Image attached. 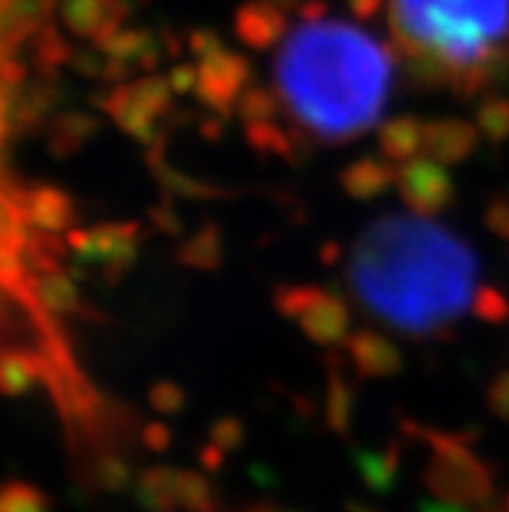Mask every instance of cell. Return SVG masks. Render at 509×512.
I'll return each instance as SVG.
<instances>
[{"instance_id":"53","label":"cell","mask_w":509,"mask_h":512,"mask_svg":"<svg viewBox=\"0 0 509 512\" xmlns=\"http://www.w3.org/2000/svg\"><path fill=\"white\" fill-rule=\"evenodd\" d=\"M356 512H372V510H364V507H354Z\"/></svg>"},{"instance_id":"26","label":"cell","mask_w":509,"mask_h":512,"mask_svg":"<svg viewBox=\"0 0 509 512\" xmlns=\"http://www.w3.org/2000/svg\"><path fill=\"white\" fill-rule=\"evenodd\" d=\"M84 481L99 492L120 494L133 481V466L120 450H99L86 461Z\"/></svg>"},{"instance_id":"51","label":"cell","mask_w":509,"mask_h":512,"mask_svg":"<svg viewBox=\"0 0 509 512\" xmlns=\"http://www.w3.org/2000/svg\"><path fill=\"white\" fill-rule=\"evenodd\" d=\"M268 3H273V6H278V8H284V11L289 13V11H294V8H299V3H302V0H268Z\"/></svg>"},{"instance_id":"29","label":"cell","mask_w":509,"mask_h":512,"mask_svg":"<svg viewBox=\"0 0 509 512\" xmlns=\"http://www.w3.org/2000/svg\"><path fill=\"white\" fill-rule=\"evenodd\" d=\"M26 50H29V58H32V65L37 68L39 76H58L63 65H71L76 47H71V42L55 26L47 24L29 39Z\"/></svg>"},{"instance_id":"41","label":"cell","mask_w":509,"mask_h":512,"mask_svg":"<svg viewBox=\"0 0 509 512\" xmlns=\"http://www.w3.org/2000/svg\"><path fill=\"white\" fill-rule=\"evenodd\" d=\"M484 224L491 234L509 242V198H502V195L491 198V203L486 206Z\"/></svg>"},{"instance_id":"2","label":"cell","mask_w":509,"mask_h":512,"mask_svg":"<svg viewBox=\"0 0 509 512\" xmlns=\"http://www.w3.org/2000/svg\"><path fill=\"white\" fill-rule=\"evenodd\" d=\"M395 52L341 19L302 21L278 47L276 91L294 123L323 143H346L380 123Z\"/></svg>"},{"instance_id":"12","label":"cell","mask_w":509,"mask_h":512,"mask_svg":"<svg viewBox=\"0 0 509 512\" xmlns=\"http://www.w3.org/2000/svg\"><path fill=\"white\" fill-rule=\"evenodd\" d=\"M26 292L32 294L34 307L42 310L52 318H81L91 320V323H102V312L97 307H91L73 279L60 268H50V271H39L24 281Z\"/></svg>"},{"instance_id":"54","label":"cell","mask_w":509,"mask_h":512,"mask_svg":"<svg viewBox=\"0 0 509 512\" xmlns=\"http://www.w3.org/2000/svg\"><path fill=\"white\" fill-rule=\"evenodd\" d=\"M507 512H509V500H507Z\"/></svg>"},{"instance_id":"6","label":"cell","mask_w":509,"mask_h":512,"mask_svg":"<svg viewBox=\"0 0 509 512\" xmlns=\"http://www.w3.org/2000/svg\"><path fill=\"white\" fill-rule=\"evenodd\" d=\"M143 227L138 221H107L89 229H71L65 242L76 263L71 271H78L76 279H84L86 271H97L104 284L117 286L136 266L138 242Z\"/></svg>"},{"instance_id":"34","label":"cell","mask_w":509,"mask_h":512,"mask_svg":"<svg viewBox=\"0 0 509 512\" xmlns=\"http://www.w3.org/2000/svg\"><path fill=\"white\" fill-rule=\"evenodd\" d=\"M0 512H50V500L42 489L26 481H8L0 497Z\"/></svg>"},{"instance_id":"8","label":"cell","mask_w":509,"mask_h":512,"mask_svg":"<svg viewBox=\"0 0 509 512\" xmlns=\"http://www.w3.org/2000/svg\"><path fill=\"white\" fill-rule=\"evenodd\" d=\"M252 78L250 60L237 50L221 47L206 58L198 60V86L195 97L213 115L229 117L237 112L239 97L245 94Z\"/></svg>"},{"instance_id":"30","label":"cell","mask_w":509,"mask_h":512,"mask_svg":"<svg viewBox=\"0 0 509 512\" xmlns=\"http://www.w3.org/2000/svg\"><path fill=\"white\" fill-rule=\"evenodd\" d=\"M177 494H180L182 510L187 512H224V500L216 487L208 481V476L198 471H180Z\"/></svg>"},{"instance_id":"3","label":"cell","mask_w":509,"mask_h":512,"mask_svg":"<svg viewBox=\"0 0 509 512\" xmlns=\"http://www.w3.org/2000/svg\"><path fill=\"white\" fill-rule=\"evenodd\" d=\"M390 29L419 89L473 97L502 71L509 0H390Z\"/></svg>"},{"instance_id":"28","label":"cell","mask_w":509,"mask_h":512,"mask_svg":"<svg viewBox=\"0 0 509 512\" xmlns=\"http://www.w3.org/2000/svg\"><path fill=\"white\" fill-rule=\"evenodd\" d=\"M245 138L250 143L252 151L265 156H281L286 162H297L302 146V136L291 133V130L281 128L276 120H265V123H247Z\"/></svg>"},{"instance_id":"5","label":"cell","mask_w":509,"mask_h":512,"mask_svg":"<svg viewBox=\"0 0 509 512\" xmlns=\"http://www.w3.org/2000/svg\"><path fill=\"white\" fill-rule=\"evenodd\" d=\"M273 307L281 318L299 325L312 344L336 349L351 336V307L343 297L315 284H281L273 292Z\"/></svg>"},{"instance_id":"35","label":"cell","mask_w":509,"mask_h":512,"mask_svg":"<svg viewBox=\"0 0 509 512\" xmlns=\"http://www.w3.org/2000/svg\"><path fill=\"white\" fill-rule=\"evenodd\" d=\"M473 312L478 320L484 323H507L509 320V299L504 292L494 289V286H478L476 297H473Z\"/></svg>"},{"instance_id":"20","label":"cell","mask_w":509,"mask_h":512,"mask_svg":"<svg viewBox=\"0 0 509 512\" xmlns=\"http://www.w3.org/2000/svg\"><path fill=\"white\" fill-rule=\"evenodd\" d=\"M99 128H102L99 117L89 115V112H60L47 123V151L55 159H71L97 136Z\"/></svg>"},{"instance_id":"21","label":"cell","mask_w":509,"mask_h":512,"mask_svg":"<svg viewBox=\"0 0 509 512\" xmlns=\"http://www.w3.org/2000/svg\"><path fill=\"white\" fill-rule=\"evenodd\" d=\"M177 263L193 271L213 273L224 266V232L216 221H203L198 229L180 237L174 250Z\"/></svg>"},{"instance_id":"42","label":"cell","mask_w":509,"mask_h":512,"mask_svg":"<svg viewBox=\"0 0 509 512\" xmlns=\"http://www.w3.org/2000/svg\"><path fill=\"white\" fill-rule=\"evenodd\" d=\"M169 84L177 97H185V94H195V86H198V65L193 63H174L167 73Z\"/></svg>"},{"instance_id":"15","label":"cell","mask_w":509,"mask_h":512,"mask_svg":"<svg viewBox=\"0 0 509 512\" xmlns=\"http://www.w3.org/2000/svg\"><path fill=\"white\" fill-rule=\"evenodd\" d=\"M234 34L250 50L265 52L289 34V16L268 0H247L234 13Z\"/></svg>"},{"instance_id":"9","label":"cell","mask_w":509,"mask_h":512,"mask_svg":"<svg viewBox=\"0 0 509 512\" xmlns=\"http://www.w3.org/2000/svg\"><path fill=\"white\" fill-rule=\"evenodd\" d=\"M447 164L432 156H413L398 164L395 190L408 211L419 216H437L447 211L455 201V182H452Z\"/></svg>"},{"instance_id":"7","label":"cell","mask_w":509,"mask_h":512,"mask_svg":"<svg viewBox=\"0 0 509 512\" xmlns=\"http://www.w3.org/2000/svg\"><path fill=\"white\" fill-rule=\"evenodd\" d=\"M172 84L167 76L159 73H143L136 81H125V84L112 86L99 102L107 115L117 123V128L136 138L143 149H151L154 143L164 141V133L159 130L156 120L167 117L172 110Z\"/></svg>"},{"instance_id":"22","label":"cell","mask_w":509,"mask_h":512,"mask_svg":"<svg viewBox=\"0 0 509 512\" xmlns=\"http://www.w3.org/2000/svg\"><path fill=\"white\" fill-rule=\"evenodd\" d=\"M325 424L333 435L346 440L354 424V409H356V393L354 385L348 383V377L343 375L341 359H328V375H325Z\"/></svg>"},{"instance_id":"19","label":"cell","mask_w":509,"mask_h":512,"mask_svg":"<svg viewBox=\"0 0 509 512\" xmlns=\"http://www.w3.org/2000/svg\"><path fill=\"white\" fill-rule=\"evenodd\" d=\"M55 0H3V55H16L47 26Z\"/></svg>"},{"instance_id":"39","label":"cell","mask_w":509,"mask_h":512,"mask_svg":"<svg viewBox=\"0 0 509 512\" xmlns=\"http://www.w3.org/2000/svg\"><path fill=\"white\" fill-rule=\"evenodd\" d=\"M71 68L78 76L91 78V81H104V68H107V55L99 47H86V50H73Z\"/></svg>"},{"instance_id":"36","label":"cell","mask_w":509,"mask_h":512,"mask_svg":"<svg viewBox=\"0 0 509 512\" xmlns=\"http://www.w3.org/2000/svg\"><path fill=\"white\" fill-rule=\"evenodd\" d=\"M187 393L180 383L174 380H159L149 388V406L162 416H174L185 409Z\"/></svg>"},{"instance_id":"4","label":"cell","mask_w":509,"mask_h":512,"mask_svg":"<svg viewBox=\"0 0 509 512\" xmlns=\"http://www.w3.org/2000/svg\"><path fill=\"white\" fill-rule=\"evenodd\" d=\"M403 429L432 450L424 468V484L432 497L458 505H484L489 500L494 492L491 468L471 453L465 437L437 432L416 422H403Z\"/></svg>"},{"instance_id":"14","label":"cell","mask_w":509,"mask_h":512,"mask_svg":"<svg viewBox=\"0 0 509 512\" xmlns=\"http://www.w3.org/2000/svg\"><path fill=\"white\" fill-rule=\"evenodd\" d=\"M348 359L361 380H387L403 370V354L387 336L377 331H356L346 338Z\"/></svg>"},{"instance_id":"27","label":"cell","mask_w":509,"mask_h":512,"mask_svg":"<svg viewBox=\"0 0 509 512\" xmlns=\"http://www.w3.org/2000/svg\"><path fill=\"white\" fill-rule=\"evenodd\" d=\"M45 375V364L24 349H6L0 357V390L8 398H19Z\"/></svg>"},{"instance_id":"37","label":"cell","mask_w":509,"mask_h":512,"mask_svg":"<svg viewBox=\"0 0 509 512\" xmlns=\"http://www.w3.org/2000/svg\"><path fill=\"white\" fill-rule=\"evenodd\" d=\"M149 221L156 232L169 234V237H185V221H182L180 211L174 208L172 195H164L162 201L149 206Z\"/></svg>"},{"instance_id":"32","label":"cell","mask_w":509,"mask_h":512,"mask_svg":"<svg viewBox=\"0 0 509 512\" xmlns=\"http://www.w3.org/2000/svg\"><path fill=\"white\" fill-rule=\"evenodd\" d=\"M476 125L481 136L491 143L509 141V99L489 97L476 107Z\"/></svg>"},{"instance_id":"1","label":"cell","mask_w":509,"mask_h":512,"mask_svg":"<svg viewBox=\"0 0 509 512\" xmlns=\"http://www.w3.org/2000/svg\"><path fill=\"white\" fill-rule=\"evenodd\" d=\"M346 279L380 323L406 336H437L473 307L478 258L432 216L385 214L351 245Z\"/></svg>"},{"instance_id":"24","label":"cell","mask_w":509,"mask_h":512,"mask_svg":"<svg viewBox=\"0 0 509 512\" xmlns=\"http://www.w3.org/2000/svg\"><path fill=\"white\" fill-rule=\"evenodd\" d=\"M180 471L169 466L146 468L136 481V502L146 512H177L180 494H177Z\"/></svg>"},{"instance_id":"17","label":"cell","mask_w":509,"mask_h":512,"mask_svg":"<svg viewBox=\"0 0 509 512\" xmlns=\"http://www.w3.org/2000/svg\"><path fill=\"white\" fill-rule=\"evenodd\" d=\"M146 162H149L151 175L154 180L162 185V190L172 198H185V201H226V198H234L232 188H224V185H213V182L198 180L193 175H185L177 167L167 162L164 156V141L154 143L151 149H146Z\"/></svg>"},{"instance_id":"23","label":"cell","mask_w":509,"mask_h":512,"mask_svg":"<svg viewBox=\"0 0 509 512\" xmlns=\"http://www.w3.org/2000/svg\"><path fill=\"white\" fill-rule=\"evenodd\" d=\"M377 146L390 162H408L413 156H419V151H424V123L413 115L390 117L380 123Z\"/></svg>"},{"instance_id":"18","label":"cell","mask_w":509,"mask_h":512,"mask_svg":"<svg viewBox=\"0 0 509 512\" xmlns=\"http://www.w3.org/2000/svg\"><path fill=\"white\" fill-rule=\"evenodd\" d=\"M395 177L398 167L387 156H359L341 169L338 182L348 198L367 203L395 188Z\"/></svg>"},{"instance_id":"49","label":"cell","mask_w":509,"mask_h":512,"mask_svg":"<svg viewBox=\"0 0 509 512\" xmlns=\"http://www.w3.org/2000/svg\"><path fill=\"white\" fill-rule=\"evenodd\" d=\"M224 120L226 117L221 115L211 117V120H203V123H200V136L208 138V141H219L221 133H224Z\"/></svg>"},{"instance_id":"33","label":"cell","mask_w":509,"mask_h":512,"mask_svg":"<svg viewBox=\"0 0 509 512\" xmlns=\"http://www.w3.org/2000/svg\"><path fill=\"white\" fill-rule=\"evenodd\" d=\"M154 39V34L146 32V29H138V26H130V29H117L115 34H110L107 39H102L99 45V50L104 52V55H110V58H123V60H130V63L136 65V60L141 58V52L149 47V42Z\"/></svg>"},{"instance_id":"48","label":"cell","mask_w":509,"mask_h":512,"mask_svg":"<svg viewBox=\"0 0 509 512\" xmlns=\"http://www.w3.org/2000/svg\"><path fill=\"white\" fill-rule=\"evenodd\" d=\"M419 512H478V507L476 510H468V505H458V502H447L434 497V500L419 502Z\"/></svg>"},{"instance_id":"50","label":"cell","mask_w":509,"mask_h":512,"mask_svg":"<svg viewBox=\"0 0 509 512\" xmlns=\"http://www.w3.org/2000/svg\"><path fill=\"white\" fill-rule=\"evenodd\" d=\"M323 260H325V263H336V260H338V245H336V242H333V245L323 247Z\"/></svg>"},{"instance_id":"46","label":"cell","mask_w":509,"mask_h":512,"mask_svg":"<svg viewBox=\"0 0 509 512\" xmlns=\"http://www.w3.org/2000/svg\"><path fill=\"white\" fill-rule=\"evenodd\" d=\"M200 458V466L208 468V471H219L221 463H224L226 458V450H221L216 442H208V445H203L198 453Z\"/></svg>"},{"instance_id":"13","label":"cell","mask_w":509,"mask_h":512,"mask_svg":"<svg viewBox=\"0 0 509 512\" xmlns=\"http://www.w3.org/2000/svg\"><path fill=\"white\" fill-rule=\"evenodd\" d=\"M128 16L125 0H63L60 3V19L73 37L89 39L91 45H99L102 39L123 29Z\"/></svg>"},{"instance_id":"52","label":"cell","mask_w":509,"mask_h":512,"mask_svg":"<svg viewBox=\"0 0 509 512\" xmlns=\"http://www.w3.org/2000/svg\"><path fill=\"white\" fill-rule=\"evenodd\" d=\"M242 512H286V510H276V507L263 505V502H260V505H250L247 510H242Z\"/></svg>"},{"instance_id":"45","label":"cell","mask_w":509,"mask_h":512,"mask_svg":"<svg viewBox=\"0 0 509 512\" xmlns=\"http://www.w3.org/2000/svg\"><path fill=\"white\" fill-rule=\"evenodd\" d=\"M382 3L385 0H346L348 11L354 13V19L359 21H372L382 11Z\"/></svg>"},{"instance_id":"43","label":"cell","mask_w":509,"mask_h":512,"mask_svg":"<svg viewBox=\"0 0 509 512\" xmlns=\"http://www.w3.org/2000/svg\"><path fill=\"white\" fill-rule=\"evenodd\" d=\"M224 47V42H221V37L213 29H195V32H190V37H187V50L193 52L195 58H206V55H211V52L221 50Z\"/></svg>"},{"instance_id":"10","label":"cell","mask_w":509,"mask_h":512,"mask_svg":"<svg viewBox=\"0 0 509 512\" xmlns=\"http://www.w3.org/2000/svg\"><path fill=\"white\" fill-rule=\"evenodd\" d=\"M60 86L55 76H34L24 81H3V133L6 138L26 136L37 128H47L50 115L60 104Z\"/></svg>"},{"instance_id":"11","label":"cell","mask_w":509,"mask_h":512,"mask_svg":"<svg viewBox=\"0 0 509 512\" xmlns=\"http://www.w3.org/2000/svg\"><path fill=\"white\" fill-rule=\"evenodd\" d=\"M8 201L19 203L21 211L26 214L32 229L52 234H68L76 221V203L63 188L58 185H47V182H37V185H21L13 190L11 182L6 185Z\"/></svg>"},{"instance_id":"38","label":"cell","mask_w":509,"mask_h":512,"mask_svg":"<svg viewBox=\"0 0 509 512\" xmlns=\"http://www.w3.org/2000/svg\"><path fill=\"white\" fill-rule=\"evenodd\" d=\"M245 424L237 416H221L219 422H213L211 427V442H216L221 450L232 453L245 442Z\"/></svg>"},{"instance_id":"40","label":"cell","mask_w":509,"mask_h":512,"mask_svg":"<svg viewBox=\"0 0 509 512\" xmlns=\"http://www.w3.org/2000/svg\"><path fill=\"white\" fill-rule=\"evenodd\" d=\"M486 403H489L491 414L509 424V370L499 372L491 380L489 390H486Z\"/></svg>"},{"instance_id":"47","label":"cell","mask_w":509,"mask_h":512,"mask_svg":"<svg viewBox=\"0 0 509 512\" xmlns=\"http://www.w3.org/2000/svg\"><path fill=\"white\" fill-rule=\"evenodd\" d=\"M297 11L302 21L325 19V16H328V3H325V0H302Z\"/></svg>"},{"instance_id":"44","label":"cell","mask_w":509,"mask_h":512,"mask_svg":"<svg viewBox=\"0 0 509 512\" xmlns=\"http://www.w3.org/2000/svg\"><path fill=\"white\" fill-rule=\"evenodd\" d=\"M141 442L154 453H164L172 445V429L164 422H149L141 429Z\"/></svg>"},{"instance_id":"31","label":"cell","mask_w":509,"mask_h":512,"mask_svg":"<svg viewBox=\"0 0 509 512\" xmlns=\"http://www.w3.org/2000/svg\"><path fill=\"white\" fill-rule=\"evenodd\" d=\"M278 91L265 89V86H247L245 94L237 102V117L242 125L247 123H265L278 117Z\"/></svg>"},{"instance_id":"16","label":"cell","mask_w":509,"mask_h":512,"mask_svg":"<svg viewBox=\"0 0 509 512\" xmlns=\"http://www.w3.org/2000/svg\"><path fill=\"white\" fill-rule=\"evenodd\" d=\"M481 130L463 117H437L424 123V151L437 162L455 167L478 149Z\"/></svg>"},{"instance_id":"25","label":"cell","mask_w":509,"mask_h":512,"mask_svg":"<svg viewBox=\"0 0 509 512\" xmlns=\"http://www.w3.org/2000/svg\"><path fill=\"white\" fill-rule=\"evenodd\" d=\"M354 466L359 471L361 481L372 492L387 494L393 492L395 479H398L400 466V445L398 440L385 445L382 450H354Z\"/></svg>"}]
</instances>
